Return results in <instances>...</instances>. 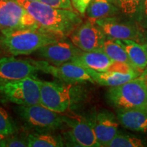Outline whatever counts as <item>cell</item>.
<instances>
[{
    "label": "cell",
    "mask_w": 147,
    "mask_h": 147,
    "mask_svg": "<svg viewBox=\"0 0 147 147\" xmlns=\"http://www.w3.org/2000/svg\"><path fill=\"white\" fill-rule=\"evenodd\" d=\"M40 26L65 38L82 23L80 16L72 10L53 8L39 1L17 0Z\"/></svg>",
    "instance_id": "obj_1"
},
{
    "label": "cell",
    "mask_w": 147,
    "mask_h": 147,
    "mask_svg": "<svg viewBox=\"0 0 147 147\" xmlns=\"http://www.w3.org/2000/svg\"><path fill=\"white\" fill-rule=\"evenodd\" d=\"M1 34L0 43L14 56L30 55L45 46L64 39L63 37L44 28L17 29Z\"/></svg>",
    "instance_id": "obj_2"
},
{
    "label": "cell",
    "mask_w": 147,
    "mask_h": 147,
    "mask_svg": "<svg viewBox=\"0 0 147 147\" xmlns=\"http://www.w3.org/2000/svg\"><path fill=\"white\" fill-rule=\"evenodd\" d=\"M16 113L25 127L35 132H53L65 125V117L41 104L19 106Z\"/></svg>",
    "instance_id": "obj_3"
},
{
    "label": "cell",
    "mask_w": 147,
    "mask_h": 147,
    "mask_svg": "<svg viewBox=\"0 0 147 147\" xmlns=\"http://www.w3.org/2000/svg\"><path fill=\"white\" fill-rule=\"evenodd\" d=\"M106 95L108 102L117 109L147 108V86L140 76L121 85L110 87Z\"/></svg>",
    "instance_id": "obj_4"
},
{
    "label": "cell",
    "mask_w": 147,
    "mask_h": 147,
    "mask_svg": "<svg viewBox=\"0 0 147 147\" xmlns=\"http://www.w3.org/2000/svg\"><path fill=\"white\" fill-rule=\"evenodd\" d=\"M40 82L36 77H27L0 84V96L18 106L40 104Z\"/></svg>",
    "instance_id": "obj_5"
},
{
    "label": "cell",
    "mask_w": 147,
    "mask_h": 147,
    "mask_svg": "<svg viewBox=\"0 0 147 147\" xmlns=\"http://www.w3.org/2000/svg\"><path fill=\"white\" fill-rule=\"evenodd\" d=\"M93 21L102 29L107 38L117 40H132L144 45V29L136 21H124L115 16Z\"/></svg>",
    "instance_id": "obj_6"
},
{
    "label": "cell",
    "mask_w": 147,
    "mask_h": 147,
    "mask_svg": "<svg viewBox=\"0 0 147 147\" xmlns=\"http://www.w3.org/2000/svg\"><path fill=\"white\" fill-rule=\"evenodd\" d=\"M71 84L56 81L40 82V104L48 109L63 113L68 109L73 98Z\"/></svg>",
    "instance_id": "obj_7"
},
{
    "label": "cell",
    "mask_w": 147,
    "mask_h": 147,
    "mask_svg": "<svg viewBox=\"0 0 147 147\" xmlns=\"http://www.w3.org/2000/svg\"><path fill=\"white\" fill-rule=\"evenodd\" d=\"M29 61L38 70L49 74L67 84H74L86 82L95 83L87 68L73 62L55 65L45 60L29 59Z\"/></svg>",
    "instance_id": "obj_8"
},
{
    "label": "cell",
    "mask_w": 147,
    "mask_h": 147,
    "mask_svg": "<svg viewBox=\"0 0 147 147\" xmlns=\"http://www.w3.org/2000/svg\"><path fill=\"white\" fill-rule=\"evenodd\" d=\"M65 125L67 127L63 136L65 144L81 147H100L89 119L65 117Z\"/></svg>",
    "instance_id": "obj_9"
},
{
    "label": "cell",
    "mask_w": 147,
    "mask_h": 147,
    "mask_svg": "<svg viewBox=\"0 0 147 147\" xmlns=\"http://www.w3.org/2000/svg\"><path fill=\"white\" fill-rule=\"evenodd\" d=\"M107 36L93 20L82 23L69 35V39L82 51L102 50Z\"/></svg>",
    "instance_id": "obj_10"
},
{
    "label": "cell",
    "mask_w": 147,
    "mask_h": 147,
    "mask_svg": "<svg viewBox=\"0 0 147 147\" xmlns=\"http://www.w3.org/2000/svg\"><path fill=\"white\" fill-rule=\"evenodd\" d=\"M38 69L29 59L14 57L0 59V84L21 80L27 77H36Z\"/></svg>",
    "instance_id": "obj_11"
},
{
    "label": "cell",
    "mask_w": 147,
    "mask_h": 147,
    "mask_svg": "<svg viewBox=\"0 0 147 147\" xmlns=\"http://www.w3.org/2000/svg\"><path fill=\"white\" fill-rule=\"evenodd\" d=\"M100 146H107L118 133L119 121L110 111L102 110L93 114L89 118Z\"/></svg>",
    "instance_id": "obj_12"
},
{
    "label": "cell",
    "mask_w": 147,
    "mask_h": 147,
    "mask_svg": "<svg viewBox=\"0 0 147 147\" xmlns=\"http://www.w3.org/2000/svg\"><path fill=\"white\" fill-rule=\"evenodd\" d=\"M81 51L71 41H66L63 39L40 48L36 52L42 60L53 65H59L70 62Z\"/></svg>",
    "instance_id": "obj_13"
},
{
    "label": "cell",
    "mask_w": 147,
    "mask_h": 147,
    "mask_svg": "<svg viewBox=\"0 0 147 147\" xmlns=\"http://www.w3.org/2000/svg\"><path fill=\"white\" fill-rule=\"evenodd\" d=\"M26 10L17 0H0V32L1 34L21 29V18Z\"/></svg>",
    "instance_id": "obj_14"
},
{
    "label": "cell",
    "mask_w": 147,
    "mask_h": 147,
    "mask_svg": "<svg viewBox=\"0 0 147 147\" xmlns=\"http://www.w3.org/2000/svg\"><path fill=\"white\" fill-rule=\"evenodd\" d=\"M117 118L125 128L134 131L147 132V108L117 109Z\"/></svg>",
    "instance_id": "obj_15"
},
{
    "label": "cell",
    "mask_w": 147,
    "mask_h": 147,
    "mask_svg": "<svg viewBox=\"0 0 147 147\" xmlns=\"http://www.w3.org/2000/svg\"><path fill=\"white\" fill-rule=\"evenodd\" d=\"M71 62L97 71L107 70L110 64L113 62L102 50L92 51H81L76 55Z\"/></svg>",
    "instance_id": "obj_16"
},
{
    "label": "cell",
    "mask_w": 147,
    "mask_h": 147,
    "mask_svg": "<svg viewBox=\"0 0 147 147\" xmlns=\"http://www.w3.org/2000/svg\"><path fill=\"white\" fill-rule=\"evenodd\" d=\"M95 83L106 87H115L126 83L140 76L141 72L123 74L115 71H97L87 68Z\"/></svg>",
    "instance_id": "obj_17"
},
{
    "label": "cell",
    "mask_w": 147,
    "mask_h": 147,
    "mask_svg": "<svg viewBox=\"0 0 147 147\" xmlns=\"http://www.w3.org/2000/svg\"><path fill=\"white\" fill-rule=\"evenodd\" d=\"M123 47L132 65L141 72L147 67V51L144 45L132 40H117Z\"/></svg>",
    "instance_id": "obj_18"
},
{
    "label": "cell",
    "mask_w": 147,
    "mask_h": 147,
    "mask_svg": "<svg viewBox=\"0 0 147 147\" xmlns=\"http://www.w3.org/2000/svg\"><path fill=\"white\" fill-rule=\"evenodd\" d=\"M86 12L89 19L97 20L115 16L121 11L117 5L108 0H91Z\"/></svg>",
    "instance_id": "obj_19"
},
{
    "label": "cell",
    "mask_w": 147,
    "mask_h": 147,
    "mask_svg": "<svg viewBox=\"0 0 147 147\" xmlns=\"http://www.w3.org/2000/svg\"><path fill=\"white\" fill-rule=\"evenodd\" d=\"M53 132H33L27 136L29 147H61L65 146L63 136Z\"/></svg>",
    "instance_id": "obj_20"
},
{
    "label": "cell",
    "mask_w": 147,
    "mask_h": 147,
    "mask_svg": "<svg viewBox=\"0 0 147 147\" xmlns=\"http://www.w3.org/2000/svg\"><path fill=\"white\" fill-rule=\"evenodd\" d=\"M102 50L112 60L115 61L123 62V63H128L133 66L125 50L115 39L110 38H106L104 45H103Z\"/></svg>",
    "instance_id": "obj_21"
},
{
    "label": "cell",
    "mask_w": 147,
    "mask_h": 147,
    "mask_svg": "<svg viewBox=\"0 0 147 147\" xmlns=\"http://www.w3.org/2000/svg\"><path fill=\"white\" fill-rule=\"evenodd\" d=\"M144 0H116V5L123 14L136 21Z\"/></svg>",
    "instance_id": "obj_22"
},
{
    "label": "cell",
    "mask_w": 147,
    "mask_h": 147,
    "mask_svg": "<svg viewBox=\"0 0 147 147\" xmlns=\"http://www.w3.org/2000/svg\"><path fill=\"white\" fill-rule=\"evenodd\" d=\"M143 141L138 138L117 133L107 147H142Z\"/></svg>",
    "instance_id": "obj_23"
},
{
    "label": "cell",
    "mask_w": 147,
    "mask_h": 147,
    "mask_svg": "<svg viewBox=\"0 0 147 147\" xmlns=\"http://www.w3.org/2000/svg\"><path fill=\"white\" fill-rule=\"evenodd\" d=\"M17 131V127L11 116L4 108L0 106V135L3 137Z\"/></svg>",
    "instance_id": "obj_24"
},
{
    "label": "cell",
    "mask_w": 147,
    "mask_h": 147,
    "mask_svg": "<svg viewBox=\"0 0 147 147\" xmlns=\"http://www.w3.org/2000/svg\"><path fill=\"white\" fill-rule=\"evenodd\" d=\"M27 136L25 137L14 133L12 135L5 136L0 141L1 147H25L28 146Z\"/></svg>",
    "instance_id": "obj_25"
},
{
    "label": "cell",
    "mask_w": 147,
    "mask_h": 147,
    "mask_svg": "<svg viewBox=\"0 0 147 147\" xmlns=\"http://www.w3.org/2000/svg\"><path fill=\"white\" fill-rule=\"evenodd\" d=\"M108 71H115V72L123 73V74H131L136 72H141L137 69L134 68L133 66L129 64L113 61V62L110 64V65L107 69ZM142 73V72H141Z\"/></svg>",
    "instance_id": "obj_26"
},
{
    "label": "cell",
    "mask_w": 147,
    "mask_h": 147,
    "mask_svg": "<svg viewBox=\"0 0 147 147\" xmlns=\"http://www.w3.org/2000/svg\"><path fill=\"white\" fill-rule=\"evenodd\" d=\"M43 28L38 22L26 10L21 18V29Z\"/></svg>",
    "instance_id": "obj_27"
},
{
    "label": "cell",
    "mask_w": 147,
    "mask_h": 147,
    "mask_svg": "<svg viewBox=\"0 0 147 147\" xmlns=\"http://www.w3.org/2000/svg\"><path fill=\"white\" fill-rule=\"evenodd\" d=\"M39 1L53 8L74 10L71 0H39Z\"/></svg>",
    "instance_id": "obj_28"
},
{
    "label": "cell",
    "mask_w": 147,
    "mask_h": 147,
    "mask_svg": "<svg viewBox=\"0 0 147 147\" xmlns=\"http://www.w3.org/2000/svg\"><path fill=\"white\" fill-rule=\"evenodd\" d=\"M136 21L144 29H147V0L144 1Z\"/></svg>",
    "instance_id": "obj_29"
},
{
    "label": "cell",
    "mask_w": 147,
    "mask_h": 147,
    "mask_svg": "<svg viewBox=\"0 0 147 147\" xmlns=\"http://www.w3.org/2000/svg\"><path fill=\"white\" fill-rule=\"evenodd\" d=\"M91 1V0H71V2L74 8L76 9L79 13L84 14Z\"/></svg>",
    "instance_id": "obj_30"
},
{
    "label": "cell",
    "mask_w": 147,
    "mask_h": 147,
    "mask_svg": "<svg viewBox=\"0 0 147 147\" xmlns=\"http://www.w3.org/2000/svg\"><path fill=\"white\" fill-rule=\"evenodd\" d=\"M140 77L142 79L143 81L144 82V83L146 84V85L147 86V67L142 71Z\"/></svg>",
    "instance_id": "obj_31"
},
{
    "label": "cell",
    "mask_w": 147,
    "mask_h": 147,
    "mask_svg": "<svg viewBox=\"0 0 147 147\" xmlns=\"http://www.w3.org/2000/svg\"><path fill=\"white\" fill-rule=\"evenodd\" d=\"M144 46L145 47V48H146V51H147V34H146V36H145V40H144Z\"/></svg>",
    "instance_id": "obj_32"
},
{
    "label": "cell",
    "mask_w": 147,
    "mask_h": 147,
    "mask_svg": "<svg viewBox=\"0 0 147 147\" xmlns=\"http://www.w3.org/2000/svg\"><path fill=\"white\" fill-rule=\"evenodd\" d=\"M108 1H110V2H112V3H115V4L116 5V0H108Z\"/></svg>",
    "instance_id": "obj_33"
},
{
    "label": "cell",
    "mask_w": 147,
    "mask_h": 147,
    "mask_svg": "<svg viewBox=\"0 0 147 147\" xmlns=\"http://www.w3.org/2000/svg\"><path fill=\"white\" fill-rule=\"evenodd\" d=\"M4 138V137H3V136L0 135V141H1V139H2V138Z\"/></svg>",
    "instance_id": "obj_34"
},
{
    "label": "cell",
    "mask_w": 147,
    "mask_h": 147,
    "mask_svg": "<svg viewBox=\"0 0 147 147\" xmlns=\"http://www.w3.org/2000/svg\"><path fill=\"white\" fill-rule=\"evenodd\" d=\"M29 1H39V0H29Z\"/></svg>",
    "instance_id": "obj_35"
}]
</instances>
